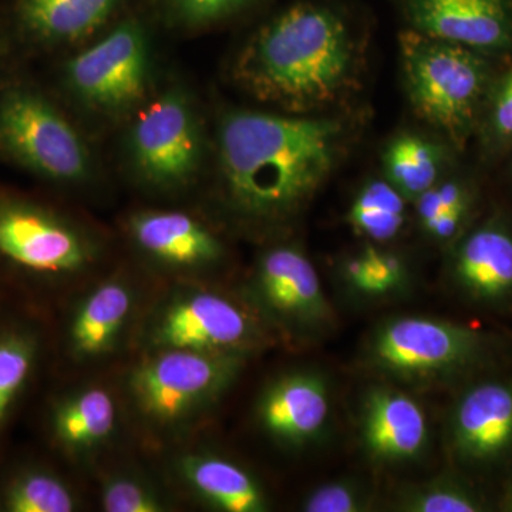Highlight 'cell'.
<instances>
[{
  "instance_id": "obj_24",
  "label": "cell",
  "mask_w": 512,
  "mask_h": 512,
  "mask_svg": "<svg viewBox=\"0 0 512 512\" xmlns=\"http://www.w3.org/2000/svg\"><path fill=\"white\" fill-rule=\"evenodd\" d=\"M342 279L357 295L379 299L402 291L409 279V271L402 256L369 244L343 261Z\"/></svg>"
},
{
  "instance_id": "obj_20",
  "label": "cell",
  "mask_w": 512,
  "mask_h": 512,
  "mask_svg": "<svg viewBox=\"0 0 512 512\" xmlns=\"http://www.w3.org/2000/svg\"><path fill=\"white\" fill-rule=\"evenodd\" d=\"M451 278L470 301L494 306L512 299V237L487 225L458 245Z\"/></svg>"
},
{
  "instance_id": "obj_34",
  "label": "cell",
  "mask_w": 512,
  "mask_h": 512,
  "mask_svg": "<svg viewBox=\"0 0 512 512\" xmlns=\"http://www.w3.org/2000/svg\"><path fill=\"white\" fill-rule=\"evenodd\" d=\"M508 507H510V511H512V491L510 494V498H508Z\"/></svg>"
},
{
  "instance_id": "obj_29",
  "label": "cell",
  "mask_w": 512,
  "mask_h": 512,
  "mask_svg": "<svg viewBox=\"0 0 512 512\" xmlns=\"http://www.w3.org/2000/svg\"><path fill=\"white\" fill-rule=\"evenodd\" d=\"M369 507L365 487L353 480H336L319 485L306 495L302 511L360 512Z\"/></svg>"
},
{
  "instance_id": "obj_9",
  "label": "cell",
  "mask_w": 512,
  "mask_h": 512,
  "mask_svg": "<svg viewBox=\"0 0 512 512\" xmlns=\"http://www.w3.org/2000/svg\"><path fill=\"white\" fill-rule=\"evenodd\" d=\"M242 296L274 336L292 342L318 338L335 323L315 265L293 245L262 252Z\"/></svg>"
},
{
  "instance_id": "obj_17",
  "label": "cell",
  "mask_w": 512,
  "mask_h": 512,
  "mask_svg": "<svg viewBox=\"0 0 512 512\" xmlns=\"http://www.w3.org/2000/svg\"><path fill=\"white\" fill-rule=\"evenodd\" d=\"M360 440L377 463L416 460L429 444V423L423 407L394 387H373L360 412Z\"/></svg>"
},
{
  "instance_id": "obj_10",
  "label": "cell",
  "mask_w": 512,
  "mask_h": 512,
  "mask_svg": "<svg viewBox=\"0 0 512 512\" xmlns=\"http://www.w3.org/2000/svg\"><path fill=\"white\" fill-rule=\"evenodd\" d=\"M131 170L158 192L183 190L200 174L204 138L191 101L168 90L138 111L127 137Z\"/></svg>"
},
{
  "instance_id": "obj_21",
  "label": "cell",
  "mask_w": 512,
  "mask_h": 512,
  "mask_svg": "<svg viewBox=\"0 0 512 512\" xmlns=\"http://www.w3.org/2000/svg\"><path fill=\"white\" fill-rule=\"evenodd\" d=\"M121 0H19L20 25L49 45L77 43L109 22Z\"/></svg>"
},
{
  "instance_id": "obj_28",
  "label": "cell",
  "mask_w": 512,
  "mask_h": 512,
  "mask_svg": "<svg viewBox=\"0 0 512 512\" xmlns=\"http://www.w3.org/2000/svg\"><path fill=\"white\" fill-rule=\"evenodd\" d=\"M400 510L409 512H477L483 501L466 485L439 480L413 488L403 495Z\"/></svg>"
},
{
  "instance_id": "obj_18",
  "label": "cell",
  "mask_w": 512,
  "mask_h": 512,
  "mask_svg": "<svg viewBox=\"0 0 512 512\" xmlns=\"http://www.w3.org/2000/svg\"><path fill=\"white\" fill-rule=\"evenodd\" d=\"M121 397L101 383H86L64 394L50 419L53 439L67 456L92 460L113 443L120 426Z\"/></svg>"
},
{
  "instance_id": "obj_30",
  "label": "cell",
  "mask_w": 512,
  "mask_h": 512,
  "mask_svg": "<svg viewBox=\"0 0 512 512\" xmlns=\"http://www.w3.org/2000/svg\"><path fill=\"white\" fill-rule=\"evenodd\" d=\"M414 205L421 225L448 212H468L470 197L464 185L458 181H437L414 201Z\"/></svg>"
},
{
  "instance_id": "obj_26",
  "label": "cell",
  "mask_w": 512,
  "mask_h": 512,
  "mask_svg": "<svg viewBox=\"0 0 512 512\" xmlns=\"http://www.w3.org/2000/svg\"><path fill=\"white\" fill-rule=\"evenodd\" d=\"M99 501L106 512H165L174 507L156 481L136 470L107 474L100 483Z\"/></svg>"
},
{
  "instance_id": "obj_25",
  "label": "cell",
  "mask_w": 512,
  "mask_h": 512,
  "mask_svg": "<svg viewBox=\"0 0 512 512\" xmlns=\"http://www.w3.org/2000/svg\"><path fill=\"white\" fill-rule=\"evenodd\" d=\"M2 507L9 512H73L80 510V497L57 474L29 470L6 485Z\"/></svg>"
},
{
  "instance_id": "obj_31",
  "label": "cell",
  "mask_w": 512,
  "mask_h": 512,
  "mask_svg": "<svg viewBox=\"0 0 512 512\" xmlns=\"http://www.w3.org/2000/svg\"><path fill=\"white\" fill-rule=\"evenodd\" d=\"M247 0H171L175 15L187 25H207L224 18Z\"/></svg>"
},
{
  "instance_id": "obj_5",
  "label": "cell",
  "mask_w": 512,
  "mask_h": 512,
  "mask_svg": "<svg viewBox=\"0 0 512 512\" xmlns=\"http://www.w3.org/2000/svg\"><path fill=\"white\" fill-rule=\"evenodd\" d=\"M404 87L421 120L460 144L476 120L487 69L476 50L421 35H400Z\"/></svg>"
},
{
  "instance_id": "obj_4",
  "label": "cell",
  "mask_w": 512,
  "mask_h": 512,
  "mask_svg": "<svg viewBox=\"0 0 512 512\" xmlns=\"http://www.w3.org/2000/svg\"><path fill=\"white\" fill-rule=\"evenodd\" d=\"M274 333L244 296L208 281L170 282L146 303L133 345L138 352L177 349L248 357L271 345Z\"/></svg>"
},
{
  "instance_id": "obj_23",
  "label": "cell",
  "mask_w": 512,
  "mask_h": 512,
  "mask_svg": "<svg viewBox=\"0 0 512 512\" xmlns=\"http://www.w3.org/2000/svg\"><path fill=\"white\" fill-rule=\"evenodd\" d=\"M407 201L386 178L367 181L350 205L348 222L370 244L383 245L399 237L407 218Z\"/></svg>"
},
{
  "instance_id": "obj_27",
  "label": "cell",
  "mask_w": 512,
  "mask_h": 512,
  "mask_svg": "<svg viewBox=\"0 0 512 512\" xmlns=\"http://www.w3.org/2000/svg\"><path fill=\"white\" fill-rule=\"evenodd\" d=\"M37 343L25 332L0 335V429L35 367Z\"/></svg>"
},
{
  "instance_id": "obj_11",
  "label": "cell",
  "mask_w": 512,
  "mask_h": 512,
  "mask_svg": "<svg viewBox=\"0 0 512 512\" xmlns=\"http://www.w3.org/2000/svg\"><path fill=\"white\" fill-rule=\"evenodd\" d=\"M151 76L150 45L137 20H126L64 67L70 92L87 109L123 116L141 106Z\"/></svg>"
},
{
  "instance_id": "obj_33",
  "label": "cell",
  "mask_w": 512,
  "mask_h": 512,
  "mask_svg": "<svg viewBox=\"0 0 512 512\" xmlns=\"http://www.w3.org/2000/svg\"><path fill=\"white\" fill-rule=\"evenodd\" d=\"M467 212H448V214L440 215L433 220L421 224V229L433 241L448 242L457 237L464 221H466Z\"/></svg>"
},
{
  "instance_id": "obj_15",
  "label": "cell",
  "mask_w": 512,
  "mask_h": 512,
  "mask_svg": "<svg viewBox=\"0 0 512 512\" xmlns=\"http://www.w3.org/2000/svg\"><path fill=\"white\" fill-rule=\"evenodd\" d=\"M450 447L467 466H491L512 450V384L487 380L461 394L450 417Z\"/></svg>"
},
{
  "instance_id": "obj_19",
  "label": "cell",
  "mask_w": 512,
  "mask_h": 512,
  "mask_svg": "<svg viewBox=\"0 0 512 512\" xmlns=\"http://www.w3.org/2000/svg\"><path fill=\"white\" fill-rule=\"evenodd\" d=\"M178 484L202 505L221 512H265L264 485L247 468L221 454L190 450L174 458Z\"/></svg>"
},
{
  "instance_id": "obj_7",
  "label": "cell",
  "mask_w": 512,
  "mask_h": 512,
  "mask_svg": "<svg viewBox=\"0 0 512 512\" xmlns=\"http://www.w3.org/2000/svg\"><path fill=\"white\" fill-rule=\"evenodd\" d=\"M480 333L450 320L397 316L377 326L366 345V360L383 375L412 384L458 376L484 355Z\"/></svg>"
},
{
  "instance_id": "obj_2",
  "label": "cell",
  "mask_w": 512,
  "mask_h": 512,
  "mask_svg": "<svg viewBox=\"0 0 512 512\" xmlns=\"http://www.w3.org/2000/svg\"><path fill=\"white\" fill-rule=\"evenodd\" d=\"M360 55L348 23L323 6L286 9L249 39L235 74L256 99L286 113L328 109L352 92Z\"/></svg>"
},
{
  "instance_id": "obj_1",
  "label": "cell",
  "mask_w": 512,
  "mask_h": 512,
  "mask_svg": "<svg viewBox=\"0 0 512 512\" xmlns=\"http://www.w3.org/2000/svg\"><path fill=\"white\" fill-rule=\"evenodd\" d=\"M342 120L238 110L218 133V168L228 211L256 228L292 221L313 200L345 151Z\"/></svg>"
},
{
  "instance_id": "obj_12",
  "label": "cell",
  "mask_w": 512,
  "mask_h": 512,
  "mask_svg": "<svg viewBox=\"0 0 512 512\" xmlns=\"http://www.w3.org/2000/svg\"><path fill=\"white\" fill-rule=\"evenodd\" d=\"M80 291L64 325V349L76 366H99L133 343L147 301L126 274L101 276Z\"/></svg>"
},
{
  "instance_id": "obj_14",
  "label": "cell",
  "mask_w": 512,
  "mask_h": 512,
  "mask_svg": "<svg viewBox=\"0 0 512 512\" xmlns=\"http://www.w3.org/2000/svg\"><path fill=\"white\" fill-rule=\"evenodd\" d=\"M256 421L282 447L315 443L328 427V382L318 372L292 370L266 384L255 407Z\"/></svg>"
},
{
  "instance_id": "obj_6",
  "label": "cell",
  "mask_w": 512,
  "mask_h": 512,
  "mask_svg": "<svg viewBox=\"0 0 512 512\" xmlns=\"http://www.w3.org/2000/svg\"><path fill=\"white\" fill-rule=\"evenodd\" d=\"M0 151L46 180L82 184L93 157L82 134L42 94L12 87L0 97Z\"/></svg>"
},
{
  "instance_id": "obj_8",
  "label": "cell",
  "mask_w": 512,
  "mask_h": 512,
  "mask_svg": "<svg viewBox=\"0 0 512 512\" xmlns=\"http://www.w3.org/2000/svg\"><path fill=\"white\" fill-rule=\"evenodd\" d=\"M0 256L23 271L56 282L90 279L101 245L89 229L28 201H0Z\"/></svg>"
},
{
  "instance_id": "obj_22",
  "label": "cell",
  "mask_w": 512,
  "mask_h": 512,
  "mask_svg": "<svg viewBox=\"0 0 512 512\" xmlns=\"http://www.w3.org/2000/svg\"><path fill=\"white\" fill-rule=\"evenodd\" d=\"M382 161L386 180L414 202L440 181L443 151L421 134L402 133L387 143Z\"/></svg>"
},
{
  "instance_id": "obj_13",
  "label": "cell",
  "mask_w": 512,
  "mask_h": 512,
  "mask_svg": "<svg viewBox=\"0 0 512 512\" xmlns=\"http://www.w3.org/2000/svg\"><path fill=\"white\" fill-rule=\"evenodd\" d=\"M126 228L137 254L171 282L207 281L227 258L220 235L190 212L137 211Z\"/></svg>"
},
{
  "instance_id": "obj_16",
  "label": "cell",
  "mask_w": 512,
  "mask_h": 512,
  "mask_svg": "<svg viewBox=\"0 0 512 512\" xmlns=\"http://www.w3.org/2000/svg\"><path fill=\"white\" fill-rule=\"evenodd\" d=\"M412 29L473 50L504 49L512 42L505 0H406Z\"/></svg>"
},
{
  "instance_id": "obj_32",
  "label": "cell",
  "mask_w": 512,
  "mask_h": 512,
  "mask_svg": "<svg viewBox=\"0 0 512 512\" xmlns=\"http://www.w3.org/2000/svg\"><path fill=\"white\" fill-rule=\"evenodd\" d=\"M491 127L501 140L512 138V70L495 93Z\"/></svg>"
},
{
  "instance_id": "obj_3",
  "label": "cell",
  "mask_w": 512,
  "mask_h": 512,
  "mask_svg": "<svg viewBox=\"0 0 512 512\" xmlns=\"http://www.w3.org/2000/svg\"><path fill=\"white\" fill-rule=\"evenodd\" d=\"M247 359L177 349L140 352L121 380V403L147 436L174 439L220 404Z\"/></svg>"
}]
</instances>
